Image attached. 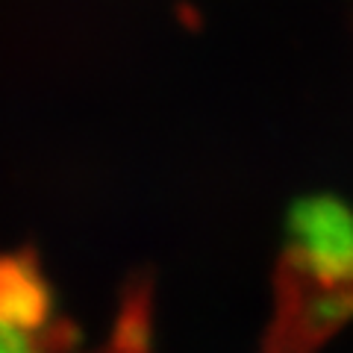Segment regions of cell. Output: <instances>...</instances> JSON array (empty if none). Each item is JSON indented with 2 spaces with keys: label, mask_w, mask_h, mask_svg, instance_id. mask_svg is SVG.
Returning <instances> with one entry per match:
<instances>
[{
  "label": "cell",
  "mask_w": 353,
  "mask_h": 353,
  "mask_svg": "<svg viewBox=\"0 0 353 353\" xmlns=\"http://www.w3.org/2000/svg\"><path fill=\"white\" fill-rule=\"evenodd\" d=\"M353 324V206L312 194L292 206L262 353H318Z\"/></svg>",
  "instance_id": "cell-1"
},
{
  "label": "cell",
  "mask_w": 353,
  "mask_h": 353,
  "mask_svg": "<svg viewBox=\"0 0 353 353\" xmlns=\"http://www.w3.org/2000/svg\"><path fill=\"white\" fill-rule=\"evenodd\" d=\"M71 339L39 262L0 253V353H68Z\"/></svg>",
  "instance_id": "cell-2"
}]
</instances>
